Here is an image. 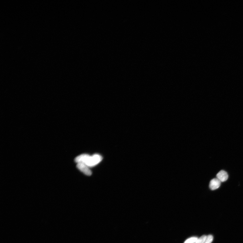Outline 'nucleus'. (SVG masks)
I'll return each mask as SVG.
<instances>
[{"instance_id":"nucleus-5","label":"nucleus","mask_w":243,"mask_h":243,"mask_svg":"<svg viewBox=\"0 0 243 243\" xmlns=\"http://www.w3.org/2000/svg\"><path fill=\"white\" fill-rule=\"evenodd\" d=\"M198 240V238L196 237H193L188 239L184 243H193L196 242Z\"/></svg>"},{"instance_id":"nucleus-4","label":"nucleus","mask_w":243,"mask_h":243,"mask_svg":"<svg viewBox=\"0 0 243 243\" xmlns=\"http://www.w3.org/2000/svg\"><path fill=\"white\" fill-rule=\"evenodd\" d=\"M217 177L221 182H224L228 179V175L225 170H221L217 174Z\"/></svg>"},{"instance_id":"nucleus-2","label":"nucleus","mask_w":243,"mask_h":243,"mask_svg":"<svg viewBox=\"0 0 243 243\" xmlns=\"http://www.w3.org/2000/svg\"><path fill=\"white\" fill-rule=\"evenodd\" d=\"M77 167L81 172L87 176H91L92 172L89 168V166L85 164L80 163L77 164Z\"/></svg>"},{"instance_id":"nucleus-3","label":"nucleus","mask_w":243,"mask_h":243,"mask_svg":"<svg viewBox=\"0 0 243 243\" xmlns=\"http://www.w3.org/2000/svg\"><path fill=\"white\" fill-rule=\"evenodd\" d=\"M221 182L217 178L211 180L209 183V188L212 190L217 189L220 187Z\"/></svg>"},{"instance_id":"nucleus-7","label":"nucleus","mask_w":243,"mask_h":243,"mask_svg":"<svg viewBox=\"0 0 243 243\" xmlns=\"http://www.w3.org/2000/svg\"><path fill=\"white\" fill-rule=\"evenodd\" d=\"M213 240V237L211 235H209L207 237L204 243H211Z\"/></svg>"},{"instance_id":"nucleus-6","label":"nucleus","mask_w":243,"mask_h":243,"mask_svg":"<svg viewBox=\"0 0 243 243\" xmlns=\"http://www.w3.org/2000/svg\"><path fill=\"white\" fill-rule=\"evenodd\" d=\"M207 237L205 236H203L201 237L200 238L198 239L197 242L195 243H204L205 242Z\"/></svg>"},{"instance_id":"nucleus-1","label":"nucleus","mask_w":243,"mask_h":243,"mask_svg":"<svg viewBox=\"0 0 243 243\" xmlns=\"http://www.w3.org/2000/svg\"><path fill=\"white\" fill-rule=\"evenodd\" d=\"M102 160V157L99 154H96L91 156L89 155L83 154L77 157L75 161L77 164L83 163L89 167H92L98 164Z\"/></svg>"}]
</instances>
